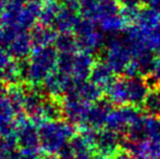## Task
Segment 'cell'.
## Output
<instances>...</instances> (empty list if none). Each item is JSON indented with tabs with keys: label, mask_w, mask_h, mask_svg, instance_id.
<instances>
[{
	"label": "cell",
	"mask_w": 160,
	"mask_h": 159,
	"mask_svg": "<svg viewBox=\"0 0 160 159\" xmlns=\"http://www.w3.org/2000/svg\"><path fill=\"white\" fill-rule=\"evenodd\" d=\"M59 52L57 49L34 48L30 56L28 62L23 67V80H25L32 86L42 84L45 80L57 70Z\"/></svg>",
	"instance_id": "cell-1"
},
{
	"label": "cell",
	"mask_w": 160,
	"mask_h": 159,
	"mask_svg": "<svg viewBox=\"0 0 160 159\" xmlns=\"http://www.w3.org/2000/svg\"><path fill=\"white\" fill-rule=\"evenodd\" d=\"M39 127L40 148L49 156H59L74 137V127L69 121H46Z\"/></svg>",
	"instance_id": "cell-2"
},
{
	"label": "cell",
	"mask_w": 160,
	"mask_h": 159,
	"mask_svg": "<svg viewBox=\"0 0 160 159\" xmlns=\"http://www.w3.org/2000/svg\"><path fill=\"white\" fill-rule=\"evenodd\" d=\"M40 9L24 4L23 0H9L1 14V23L6 31L26 32L39 17Z\"/></svg>",
	"instance_id": "cell-3"
},
{
	"label": "cell",
	"mask_w": 160,
	"mask_h": 159,
	"mask_svg": "<svg viewBox=\"0 0 160 159\" xmlns=\"http://www.w3.org/2000/svg\"><path fill=\"white\" fill-rule=\"evenodd\" d=\"M94 66L95 61L93 55L80 51L74 53H59L57 69L71 77L75 83H81L91 77Z\"/></svg>",
	"instance_id": "cell-4"
},
{
	"label": "cell",
	"mask_w": 160,
	"mask_h": 159,
	"mask_svg": "<svg viewBox=\"0 0 160 159\" xmlns=\"http://www.w3.org/2000/svg\"><path fill=\"white\" fill-rule=\"evenodd\" d=\"M103 61L114 71V73H124L133 56L124 37L112 35L105 42Z\"/></svg>",
	"instance_id": "cell-5"
},
{
	"label": "cell",
	"mask_w": 160,
	"mask_h": 159,
	"mask_svg": "<svg viewBox=\"0 0 160 159\" xmlns=\"http://www.w3.org/2000/svg\"><path fill=\"white\" fill-rule=\"evenodd\" d=\"M95 22L89 19L84 17L80 20L76 25L74 33H75V39L78 42V47L81 51L93 53L101 48L105 44L102 34L98 30Z\"/></svg>",
	"instance_id": "cell-6"
},
{
	"label": "cell",
	"mask_w": 160,
	"mask_h": 159,
	"mask_svg": "<svg viewBox=\"0 0 160 159\" xmlns=\"http://www.w3.org/2000/svg\"><path fill=\"white\" fill-rule=\"evenodd\" d=\"M128 141H150L160 144V117L154 115L141 116L128 130Z\"/></svg>",
	"instance_id": "cell-7"
},
{
	"label": "cell",
	"mask_w": 160,
	"mask_h": 159,
	"mask_svg": "<svg viewBox=\"0 0 160 159\" xmlns=\"http://www.w3.org/2000/svg\"><path fill=\"white\" fill-rule=\"evenodd\" d=\"M141 116L138 108L131 105L112 108L108 115L106 129L112 130L120 134L123 132H128L131 125L136 122L141 118Z\"/></svg>",
	"instance_id": "cell-8"
},
{
	"label": "cell",
	"mask_w": 160,
	"mask_h": 159,
	"mask_svg": "<svg viewBox=\"0 0 160 159\" xmlns=\"http://www.w3.org/2000/svg\"><path fill=\"white\" fill-rule=\"evenodd\" d=\"M14 134L21 148L38 149L40 147L38 124L28 116L18 117Z\"/></svg>",
	"instance_id": "cell-9"
},
{
	"label": "cell",
	"mask_w": 160,
	"mask_h": 159,
	"mask_svg": "<svg viewBox=\"0 0 160 159\" xmlns=\"http://www.w3.org/2000/svg\"><path fill=\"white\" fill-rule=\"evenodd\" d=\"M2 44L11 57H14L15 59H25L28 56H31L34 47L31 35L26 32L6 31Z\"/></svg>",
	"instance_id": "cell-10"
},
{
	"label": "cell",
	"mask_w": 160,
	"mask_h": 159,
	"mask_svg": "<svg viewBox=\"0 0 160 159\" xmlns=\"http://www.w3.org/2000/svg\"><path fill=\"white\" fill-rule=\"evenodd\" d=\"M19 113L7 91H0V138L14 135Z\"/></svg>",
	"instance_id": "cell-11"
},
{
	"label": "cell",
	"mask_w": 160,
	"mask_h": 159,
	"mask_svg": "<svg viewBox=\"0 0 160 159\" xmlns=\"http://www.w3.org/2000/svg\"><path fill=\"white\" fill-rule=\"evenodd\" d=\"M89 104L82 102L72 95H64L61 104L62 115L72 124H78L80 127L84 124L85 118L88 112Z\"/></svg>",
	"instance_id": "cell-12"
},
{
	"label": "cell",
	"mask_w": 160,
	"mask_h": 159,
	"mask_svg": "<svg viewBox=\"0 0 160 159\" xmlns=\"http://www.w3.org/2000/svg\"><path fill=\"white\" fill-rule=\"evenodd\" d=\"M121 146H123V141L121 140L120 133L109 129L98 131L95 142V151L98 152L99 155L108 157L117 156Z\"/></svg>",
	"instance_id": "cell-13"
},
{
	"label": "cell",
	"mask_w": 160,
	"mask_h": 159,
	"mask_svg": "<svg viewBox=\"0 0 160 159\" xmlns=\"http://www.w3.org/2000/svg\"><path fill=\"white\" fill-rule=\"evenodd\" d=\"M76 83L71 77L61 72L60 70H55L42 83L44 91L52 97L67 95Z\"/></svg>",
	"instance_id": "cell-14"
},
{
	"label": "cell",
	"mask_w": 160,
	"mask_h": 159,
	"mask_svg": "<svg viewBox=\"0 0 160 159\" xmlns=\"http://www.w3.org/2000/svg\"><path fill=\"white\" fill-rule=\"evenodd\" d=\"M128 105L134 107L144 106L150 94V85L143 77H127Z\"/></svg>",
	"instance_id": "cell-15"
},
{
	"label": "cell",
	"mask_w": 160,
	"mask_h": 159,
	"mask_svg": "<svg viewBox=\"0 0 160 159\" xmlns=\"http://www.w3.org/2000/svg\"><path fill=\"white\" fill-rule=\"evenodd\" d=\"M111 104L108 100H100V102L89 106L88 112L85 118L84 124L81 127H92L96 131H100L107 124L108 115L111 110Z\"/></svg>",
	"instance_id": "cell-16"
},
{
	"label": "cell",
	"mask_w": 160,
	"mask_h": 159,
	"mask_svg": "<svg viewBox=\"0 0 160 159\" xmlns=\"http://www.w3.org/2000/svg\"><path fill=\"white\" fill-rule=\"evenodd\" d=\"M123 147L128 154L135 156L138 159H158L160 158V144L150 141H139L131 142L123 141Z\"/></svg>",
	"instance_id": "cell-17"
},
{
	"label": "cell",
	"mask_w": 160,
	"mask_h": 159,
	"mask_svg": "<svg viewBox=\"0 0 160 159\" xmlns=\"http://www.w3.org/2000/svg\"><path fill=\"white\" fill-rule=\"evenodd\" d=\"M68 95H72L86 104L93 105L101 100L102 89L94 84L93 82L85 81V82L76 83L73 88L68 93Z\"/></svg>",
	"instance_id": "cell-18"
},
{
	"label": "cell",
	"mask_w": 160,
	"mask_h": 159,
	"mask_svg": "<svg viewBox=\"0 0 160 159\" xmlns=\"http://www.w3.org/2000/svg\"><path fill=\"white\" fill-rule=\"evenodd\" d=\"M114 74V71L105 61H100L95 63L89 79L91 82H93L101 89H107L116 80Z\"/></svg>",
	"instance_id": "cell-19"
},
{
	"label": "cell",
	"mask_w": 160,
	"mask_h": 159,
	"mask_svg": "<svg viewBox=\"0 0 160 159\" xmlns=\"http://www.w3.org/2000/svg\"><path fill=\"white\" fill-rule=\"evenodd\" d=\"M78 22H80V19L78 17L76 11L64 6L58 13L53 25L56 30L60 32V34H68L71 31L75 30Z\"/></svg>",
	"instance_id": "cell-20"
},
{
	"label": "cell",
	"mask_w": 160,
	"mask_h": 159,
	"mask_svg": "<svg viewBox=\"0 0 160 159\" xmlns=\"http://www.w3.org/2000/svg\"><path fill=\"white\" fill-rule=\"evenodd\" d=\"M108 102L111 105L119 106H127L128 105V95L127 79L114 80V82L106 89Z\"/></svg>",
	"instance_id": "cell-21"
},
{
	"label": "cell",
	"mask_w": 160,
	"mask_h": 159,
	"mask_svg": "<svg viewBox=\"0 0 160 159\" xmlns=\"http://www.w3.org/2000/svg\"><path fill=\"white\" fill-rule=\"evenodd\" d=\"M58 35L53 28L47 25L36 26L31 33L34 48H46L55 44Z\"/></svg>",
	"instance_id": "cell-22"
},
{
	"label": "cell",
	"mask_w": 160,
	"mask_h": 159,
	"mask_svg": "<svg viewBox=\"0 0 160 159\" xmlns=\"http://www.w3.org/2000/svg\"><path fill=\"white\" fill-rule=\"evenodd\" d=\"M95 23L98 24V27L101 32L111 35H117L118 33L122 32L127 26V22L121 15V12L102 17L97 20Z\"/></svg>",
	"instance_id": "cell-23"
},
{
	"label": "cell",
	"mask_w": 160,
	"mask_h": 159,
	"mask_svg": "<svg viewBox=\"0 0 160 159\" xmlns=\"http://www.w3.org/2000/svg\"><path fill=\"white\" fill-rule=\"evenodd\" d=\"M69 149L72 159H93L94 148L81 135L74 136L69 143Z\"/></svg>",
	"instance_id": "cell-24"
},
{
	"label": "cell",
	"mask_w": 160,
	"mask_h": 159,
	"mask_svg": "<svg viewBox=\"0 0 160 159\" xmlns=\"http://www.w3.org/2000/svg\"><path fill=\"white\" fill-rule=\"evenodd\" d=\"M134 25L141 30H154V28L160 27L159 11L148 7L142 9Z\"/></svg>",
	"instance_id": "cell-25"
},
{
	"label": "cell",
	"mask_w": 160,
	"mask_h": 159,
	"mask_svg": "<svg viewBox=\"0 0 160 159\" xmlns=\"http://www.w3.org/2000/svg\"><path fill=\"white\" fill-rule=\"evenodd\" d=\"M46 98L47 97H44L38 91H31L26 93L23 106V110L25 111L26 116L31 119H35Z\"/></svg>",
	"instance_id": "cell-26"
},
{
	"label": "cell",
	"mask_w": 160,
	"mask_h": 159,
	"mask_svg": "<svg viewBox=\"0 0 160 159\" xmlns=\"http://www.w3.org/2000/svg\"><path fill=\"white\" fill-rule=\"evenodd\" d=\"M60 10H61V8L55 0H49L42 7L38 19L42 22V25L49 26L50 24L55 23V20Z\"/></svg>",
	"instance_id": "cell-27"
},
{
	"label": "cell",
	"mask_w": 160,
	"mask_h": 159,
	"mask_svg": "<svg viewBox=\"0 0 160 159\" xmlns=\"http://www.w3.org/2000/svg\"><path fill=\"white\" fill-rule=\"evenodd\" d=\"M55 45L59 53H74L78 48L75 36H72L70 33L58 35Z\"/></svg>",
	"instance_id": "cell-28"
},
{
	"label": "cell",
	"mask_w": 160,
	"mask_h": 159,
	"mask_svg": "<svg viewBox=\"0 0 160 159\" xmlns=\"http://www.w3.org/2000/svg\"><path fill=\"white\" fill-rule=\"evenodd\" d=\"M3 81L10 85H15L21 79H23V67L21 63L11 62L8 68L1 72Z\"/></svg>",
	"instance_id": "cell-29"
},
{
	"label": "cell",
	"mask_w": 160,
	"mask_h": 159,
	"mask_svg": "<svg viewBox=\"0 0 160 159\" xmlns=\"http://www.w3.org/2000/svg\"><path fill=\"white\" fill-rule=\"evenodd\" d=\"M18 141L14 135L8 136V137L0 138V156L4 159H10L11 156L18 151Z\"/></svg>",
	"instance_id": "cell-30"
},
{
	"label": "cell",
	"mask_w": 160,
	"mask_h": 159,
	"mask_svg": "<svg viewBox=\"0 0 160 159\" xmlns=\"http://www.w3.org/2000/svg\"><path fill=\"white\" fill-rule=\"evenodd\" d=\"M144 107L149 115L160 117V88L155 89L154 92H150L149 96L144 104Z\"/></svg>",
	"instance_id": "cell-31"
},
{
	"label": "cell",
	"mask_w": 160,
	"mask_h": 159,
	"mask_svg": "<svg viewBox=\"0 0 160 159\" xmlns=\"http://www.w3.org/2000/svg\"><path fill=\"white\" fill-rule=\"evenodd\" d=\"M142 9H139V7H125L123 6L121 9V15L123 17V19L125 20L127 24H135V22L137 21V17L139 15Z\"/></svg>",
	"instance_id": "cell-32"
},
{
	"label": "cell",
	"mask_w": 160,
	"mask_h": 159,
	"mask_svg": "<svg viewBox=\"0 0 160 159\" xmlns=\"http://www.w3.org/2000/svg\"><path fill=\"white\" fill-rule=\"evenodd\" d=\"M10 159H42L40 158L39 149L33 148H21L18 149Z\"/></svg>",
	"instance_id": "cell-33"
},
{
	"label": "cell",
	"mask_w": 160,
	"mask_h": 159,
	"mask_svg": "<svg viewBox=\"0 0 160 159\" xmlns=\"http://www.w3.org/2000/svg\"><path fill=\"white\" fill-rule=\"evenodd\" d=\"M150 81L148 83H152L156 86H160V57L156 58V61L152 67V73H150Z\"/></svg>",
	"instance_id": "cell-34"
},
{
	"label": "cell",
	"mask_w": 160,
	"mask_h": 159,
	"mask_svg": "<svg viewBox=\"0 0 160 159\" xmlns=\"http://www.w3.org/2000/svg\"><path fill=\"white\" fill-rule=\"evenodd\" d=\"M11 62V55L7 51V49L0 47V72L6 70Z\"/></svg>",
	"instance_id": "cell-35"
},
{
	"label": "cell",
	"mask_w": 160,
	"mask_h": 159,
	"mask_svg": "<svg viewBox=\"0 0 160 159\" xmlns=\"http://www.w3.org/2000/svg\"><path fill=\"white\" fill-rule=\"evenodd\" d=\"M64 6L74 11L81 10V0H63Z\"/></svg>",
	"instance_id": "cell-36"
},
{
	"label": "cell",
	"mask_w": 160,
	"mask_h": 159,
	"mask_svg": "<svg viewBox=\"0 0 160 159\" xmlns=\"http://www.w3.org/2000/svg\"><path fill=\"white\" fill-rule=\"evenodd\" d=\"M144 4H146V7L152 9H156L159 10L160 9V0H142Z\"/></svg>",
	"instance_id": "cell-37"
},
{
	"label": "cell",
	"mask_w": 160,
	"mask_h": 159,
	"mask_svg": "<svg viewBox=\"0 0 160 159\" xmlns=\"http://www.w3.org/2000/svg\"><path fill=\"white\" fill-rule=\"evenodd\" d=\"M26 3L30 4V6L34 7V8L37 9H42V7L44 6L45 3L47 2V0H26Z\"/></svg>",
	"instance_id": "cell-38"
},
{
	"label": "cell",
	"mask_w": 160,
	"mask_h": 159,
	"mask_svg": "<svg viewBox=\"0 0 160 159\" xmlns=\"http://www.w3.org/2000/svg\"><path fill=\"white\" fill-rule=\"evenodd\" d=\"M116 159H138V158H136L135 156L131 155L128 153H119L116 156Z\"/></svg>",
	"instance_id": "cell-39"
},
{
	"label": "cell",
	"mask_w": 160,
	"mask_h": 159,
	"mask_svg": "<svg viewBox=\"0 0 160 159\" xmlns=\"http://www.w3.org/2000/svg\"><path fill=\"white\" fill-rule=\"evenodd\" d=\"M4 34H6V30H4L3 25H2V23L0 22V42H3Z\"/></svg>",
	"instance_id": "cell-40"
},
{
	"label": "cell",
	"mask_w": 160,
	"mask_h": 159,
	"mask_svg": "<svg viewBox=\"0 0 160 159\" xmlns=\"http://www.w3.org/2000/svg\"><path fill=\"white\" fill-rule=\"evenodd\" d=\"M9 0H0V14H2V12L6 9L7 4H8Z\"/></svg>",
	"instance_id": "cell-41"
},
{
	"label": "cell",
	"mask_w": 160,
	"mask_h": 159,
	"mask_svg": "<svg viewBox=\"0 0 160 159\" xmlns=\"http://www.w3.org/2000/svg\"><path fill=\"white\" fill-rule=\"evenodd\" d=\"M93 159H112L111 157H108V156H102V155H97Z\"/></svg>",
	"instance_id": "cell-42"
},
{
	"label": "cell",
	"mask_w": 160,
	"mask_h": 159,
	"mask_svg": "<svg viewBox=\"0 0 160 159\" xmlns=\"http://www.w3.org/2000/svg\"><path fill=\"white\" fill-rule=\"evenodd\" d=\"M2 82H3V77H2V74H1V72H0V88H1Z\"/></svg>",
	"instance_id": "cell-43"
},
{
	"label": "cell",
	"mask_w": 160,
	"mask_h": 159,
	"mask_svg": "<svg viewBox=\"0 0 160 159\" xmlns=\"http://www.w3.org/2000/svg\"><path fill=\"white\" fill-rule=\"evenodd\" d=\"M0 159H4L3 157H2V156H0Z\"/></svg>",
	"instance_id": "cell-44"
},
{
	"label": "cell",
	"mask_w": 160,
	"mask_h": 159,
	"mask_svg": "<svg viewBox=\"0 0 160 159\" xmlns=\"http://www.w3.org/2000/svg\"><path fill=\"white\" fill-rule=\"evenodd\" d=\"M158 11H159V13H160V9H159V10H158Z\"/></svg>",
	"instance_id": "cell-45"
},
{
	"label": "cell",
	"mask_w": 160,
	"mask_h": 159,
	"mask_svg": "<svg viewBox=\"0 0 160 159\" xmlns=\"http://www.w3.org/2000/svg\"><path fill=\"white\" fill-rule=\"evenodd\" d=\"M158 159H160V158H158Z\"/></svg>",
	"instance_id": "cell-46"
},
{
	"label": "cell",
	"mask_w": 160,
	"mask_h": 159,
	"mask_svg": "<svg viewBox=\"0 0 160 159\" xmlns=\"http://www.w3.org/2000/svg\"><path fill=\"white\" fill-rule=\"evenodd\" d=\"M121 1H122V0H121Z\"/></svg>",
	"instance_id": "cell-47"
},
{
	"label": "cell",
	"mask_w": 160,
	"mask_h": 159,
	"mask_svg": "<svg viewBox=\"0 0 160 159\" xmlns=\"http://www.w3.org/2000/svg\"><path fill=\"white\" fill-rule=\"evenodd\" d=\"M50 159H51V158H50Z\"/></svg>",
	"instance_id": "cell-48"
}]
</instances>
